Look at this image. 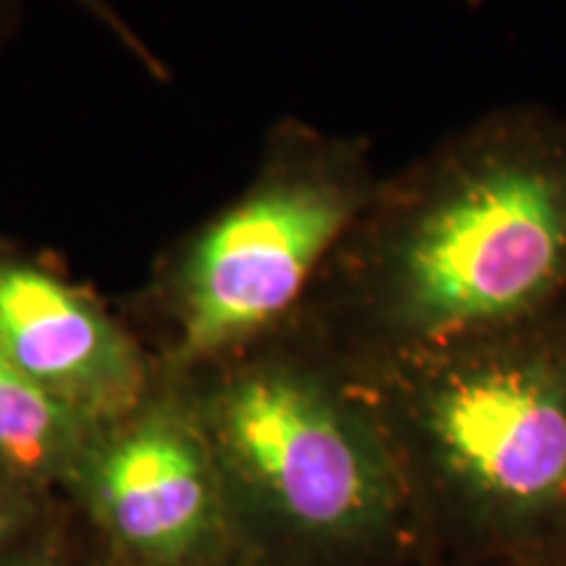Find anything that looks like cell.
I'll return each instance as SVG.
<instances>
[{
  "label": "cell",
  "mask_w": 566,
  "mask_h": 566,
  "mask_svg": "<svg viewBox=\"0 0 566 566\" xmlns=\"http://www.w3.org/2000/svg\"><path fill=\"white\" fill-rule=\"evenodd\" d=\"M566 307V118L509 105L378 181L294 317L346 363Z\"/></svg>",
  "instance_id": "6da1fadb"
},
{
  "label": "cell",
  "mask_w": 566,
  "mask_h": 566,
  "mask_svg": "<svg viewBox=\"0 0 566 566\" xmlns=\"http://www.w3.org/2000/svg\"><path fill=\"white\" fill-rule=\"evenodd\" d=\"M226 495L300 541L375 551L399 543L412 488L384 422L342 359L296 321L179 373Z\"/></svg>",
  "instance_id": "7a4b0ae2"
},
{
  "label": "cell",
  "mask_w": 566,
  "mask_h": 566,
  "mask_svg": "<svg viewBox=\"0 0 566 566\" xmlns=\"http://www.w3.org/2000/svg\"><path fill=\"white\" fill-rule=\"evenodd\" d=\"M342 363L415 499L501 535L566 514V307L488 336Z\"/></svg>",
  "instance_id": "3957f363"
},
{
  "label": "cell",
  "mask_w": 566,
  "mask_h": 566,
  "mask_svg": "<svg viewBox=\"0 0 566 566\" xmlns=\"http://www.w3.org/2000/svg\"><path fill=\"white\" fill-rule=\"evenodd\" d=\"M378 181L365 139L296 118L275 126L242 192L168 247L145 289L171 370L218 363L292 323Z\"/></svg>",
  "instance_id": "277c9868"
},
{
  "label": "cell",
  "mask_w": 566,
  "mask_h": 566,
  "mask_svg": "<svg viewBox=\"0 0 566 566\" xmlns=\"http://www.w3.org/2000/svg\"><path fill=\"white\" fill-rule=\"evenodd\" d=\"M69 480L126 551L163 566L208 543L226 499L184 386H155L137 412L97 430Z\"/></svg>",
  "instance_id": "5b68a950"
},
{
  "label": "cell",
  "mask_w": 566,
  "mask_h": 566,
  "mask_svg": "<svg viewBox=\"0 0 566 566\" xmlns=\"http://www.w3.org/2000/svg\"><path fill=\"white\" fill-rule=\"evenodd\" d=\"M0 349L40 388L95 430L150 399L145 349L87 289L53 268L0 254Z\"/></svg>",
  "instance_id": "8992f818"
},
{
  "label": "cell",
  "mask_w": 566,
  "mask_h": 566,
  "mask_svg": "<svg viewBox=\"0 0 566 566\" xmlns=\"http://www.w3.org/2000/svg\"><path fill=\"white\" fill-rule=\"evenodd\" d=\"M97 430L0 349V467L24 480L71 478Z\"/></svg>",
  "instance_id": "52a82bcc"
},
{
  "label": "cell",
  "mask_w": 566,
  "mask_h": 566,
  "mask_svg": "<svg viewBox=\"0 0 566 566\" xmlns=\"http://www.w3.org/2000/svg\"><path fill=\"white\" fill-rule=\"evenodd\" d=\"M71 3H74L76 9H82L84 13H87L92 21H97V24H101L103 30L108 32L111 38L116 40L126 53L132 55L134 61L142 63V66L150 71L153 76L163 80V76L168 74L166 66H163V61L150 51V45H147V42L139 38L137 30H134L129 21L124 19V13L118 11L116 6L111 3V0H71Z\"/></svg>",
  "instance_id": "ba28073f"
},
{
  "label": "cell",
  "mask_w": 566,
  "mask_h": 566,
  "mask_svg": "<svg viewBox=\"0 0 566 566\" xmlns=\"http://www.w3.org/2000/svg\"><path fill=\"white\" fill-rule=\"evenodd\" d=\"M13 24V0H0V40L6 38V32Z\"/></svg>",
  "instance_id": "9c48e42d"
},
{
  "label": "cell",
  "mask_w": 566,
  "mask_h": 566,
  "mask_svg": "<svg viewBox=\"0 0 566 566\" xmlns=\"http://www.w3.org/2000/svg\"><path fill=\"white\" fill-rule=\"evenodd\" d=\"M11 509L6 504V499L0 495V546H3L6 535H9V527H11Z\"/></svg>",
  "instance_id": "30bf717a"
},
{
  "label": "cell",
  "mask_w": 566,
  "mask_h": 566,
  "mask_svg": "<svg viewBox=\"0 0 566 566\" xmlns=\"http://www.w3.org/2000/svg\"><path fill=\"white\" fill-rule=\"evenodd\" d=\"M6 250H9V247H3V244H0V254H3Z\"/></svg>",
  "instance_id": "8fae6325"
}]
</instances>
